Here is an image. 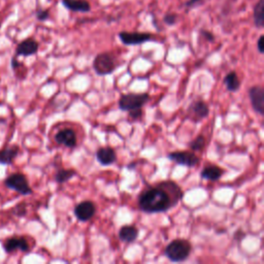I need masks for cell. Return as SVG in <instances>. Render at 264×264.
Here are the masks:
<instances>
[{
  "label": "cell",
  "mask_w": 264,
  "mask_h": 264,
  "mask_svg": "<svg viewBox=\"0 0 264 264\" xmlns=\"http://www.w3.org/2000/svg\"><path fill=\"white\" fill-rule=\"evenodd\" d=\"M184 196L174 181H162L144 189L138 196V208L146 214L165 213L175 207Z\"/></svg>",
  "instance_id": "cell-1"
},
{
  "label": "cell",
  "mask_w": 264,
  "mask_h": 264,
  "mask_svg": "<svg viewBox=\"0 0 264 264\" xmlns=\"http://www.w3.org/2000/svg\"><path fill=\"white\" fill-rule=\"evenodd\" d=\"M191 251L192 247L188 241L177 239L166 246L164 255L172 262H182L188 259Z\"/></svg>",
  "instance_id": "cell-2"
},
{
  "label": "cell",
  "mask_w": 264,
  "mask_h": 264,
  "mask_svg": "<svg viewBox=\"0 0 264 264\" xmlns=\"http://www.w3.org/2000/svg\"><path fill=\"white\" fill-rule=\"evenodd\" d=\"M116 58L111 53H100L94 58L93 69L98 76L110 74L116 70Z\"/></svg>",
  "instance_id": "cell-3"
},
{
  "label": "cell",
  "mask_w": 264,
  "mask_h": 264,
  "mask_svg": "<svg viewBox=\"0 0 264 264\" xmlns=\"http://www.w3.org/2000/svg\"><path fill=\"white\" fill-rule=\"evenodd\" d=\"M149 100L150 95L148 93H128L120 97L119 107L124 111L142 108V106Z\"/></svg>",
  "instance_id": "cell-4"
},
{
  "label": "cell",
  "mask_w": 264,
  "mask_h": 264,
  "mask_svg": "<svg viewBox=\"0 0 264 264\" xmlns=\"http://www.w3.org/2000/svg\"><path fill=\"white\" fill-rule=\"evenodd\" d=\"M5 185L8 188L15 190L22 195L32 194V189L30 186H29L27 178L21 172H16L11 174L10 177L5 181Z\"/></svg>",
  "instance_id": "cell-5"
},
{
  "label": "cell",
  "mask_w": 264,
  "mask_h": 264,
  "mask_svg": "<svg viewBox=\"0 0 264 264\" xmlns=\"http://www.w3.org/2000/svg\"><path fill=\"white\" fill-rule=\"evenodd\" d=\"M118 36L121 43L125 46H138L154 40V35L149 32H137V31L134 32L121 31L118 34Z\"/></svg>",
  "instance_id": "cell-6"
},
{
  "label": "cell",
  "mask_w": 264,
  "mask_h": 264,
  "mask_svg": "<svg viewBox=\"0 0 264 264\" xmlns=\"http://www.w3.org/2000/svg\"><path fill=\"white\" fill-rule=\"evenodd\" d=\"M167 158L173 161L174 163L187 167H195L200 161L199 157L195 155L192 151L171 152L167 155Z\"/></svg>",
  "instance_id": "cell-7"
},
{
  "label": "cell",
  "mask_w": 264,
  "mask_h": 264,
  "mask_svg": "<svg viewBox=\"0 0 264 264\" xmlns=\"http://www.w3.org/2000/svg\"><path fill=\"white\" fill-rule=\"evenodd\" d=\"M74 216L81 222H88L91 220L96 213V205L93 201L85 200L77 204L74 208Z\"/></svg>",
  "instance_id": "cell-8"
},
{
  "label": "cell",
  "mask_w": 264,
  "mask_h": 264,
  "mask_svg": "<svg viewBox=\"0 0 264 264\" xmlns=\"http://www.w3.org/2000/svg\"><path fill=\"white\" fill-rule=\"evenodd\" d=\"M210 114V107L208 103H205L202 100H196L192 102L188 108V116L190 120L197 123L207 118Z\"/></svg>",
  "instance_id": "cell-9"
},
{
  "label": "cell",
  "mask_w": 264,
  "mask_h": 264,
  "mask_svg": "<svg viewBox=\"0 0 264 264\" xmlns=\"http://www.w3.org/2000/svg\"><path fill=\"white\" fill-rule=\"evenodd\" d=\"M249 97L254 110L263 116L264 115V89L261 86H253L249 89Z\"/></svg>",
  "instance_id": "cell-10"
},
{
  "label": "cell",
  "mask_w": 264,
  "mask_h": 264,
  "mask_svg": "<svg viewBox=\"0 0 264 264\" xmlns=\"http://www.w3.org/2000/svg\"><path fill=\"white\" fill-rule=\"evenodd\" d=\"M55 140L58 144L66 146V148L73 149L78 144L77 133L71 128H64L58 131L55 134Z\"/></svg>",
  "instance_id": "cell-11"
},
{
  "label": "cell",
  "mask_w": 264,
  "mask_h": 264,
  "mask_svg": "<svg viewBox=\"0 0 264 264\" xmlns=\"http://www.w3.org/2000/svg\"><path fill=\"white\" fill-rule=\"evenodd\" d=\"M5 251L7 253H13L16 251H22V252H28L30 247L25 238L21 237H13L9 238L5 244H4Z\"/></svg>",
  "instance_id": "cell-12"
},
{
  "label": "cell",
  "mask_w": 264,
  "mask_h": 264,
  "mask_svg": "<svg viewBox=\"0 0 264 264\" xmlns=\"http://www.w3.org/2000/svg\"><path fill=\"white\" fill-rule=\"evenodd\" d=\"M39 48H40V45L34 39H27L18 45L16 53L18 56L28 57V56H32V55L36 54L39 51Z\"/></svg>",
  "instance_id": "cell-13"
},
{
  "label": "cell",
  "mask_w": 264,
  "mask_h": 264,
  "mask_svg": "<svg viewBox=\"0 0 264 264\" xmlns=\"http://www.w3.org/2000/svg\"><path fill=\"white\" fill-rule=\"evenodd\" d=\"M96 159L102 166H108L117 161V155L110 146H102L96 152Z\"/></svg>",
  "instance_id": "cell-14"
},
{
  "label": "cell",
  "mask_w": 264,
  "mask_h": 264,
  "mask_svg": "<svg viewBox=\"0 0 264 264\" xmlns=\"http://www.w3.org/2000/svg\"><path fill=\"white\" fill-rule=\"evenodd\" d=\"M65 9L74 13H89L91 5L87 0H61Z\"/></svg>",
  "instance_id": "cell-15"
},
{
  "label": "cell",
  "mask_w": 264,
  "mask_h": 264,
  "mask_svg": "<svg viewBox=\"0 0 264 264\" xmlns=\"http://www.w3.org/2000/svg\"><path fill=\"white\" fill-rule=\"evenodd\" d=\"M223 174H224V170L218 165H209V166H205L201 170L200 177L203 180L216 182L222 178Z\"/></svg>",
  "instance_id": "cell-16"
},
{
  "label": "cell",
  "mask_w": 264,
  "mask_h": 264,
  "mask_svg": "<svg viewBox=\"0 0 264 264\" xmlns=\"http://www.w3.org/2000/svg\"><path fill=\"white\" fill-rule=\"evenodd\" d=\"M20 153V148L18 145H11L8 148L3 149L0 151V164L11 165L17 158Z\"/></svg>",
  "instance_id": "cell-17"
},
{
  "label": "cell",
  "mask_w": 264,
  "mask_h": 264,
  "mask_svg": "<svg viewBox=\"0 0 264 264\" xmlns=\"http://www.w3.org/2000/svg\"><path fill=\"white\" fill-rule=\"evenodd\" d=\"M119 238L124 243H133L138 238V229L133 225L122 226L119 230Z\"/></svg>",
  "instance_id": "cell-18"
},
{
  "label": "cell",
  "mask_w": 264,
  "mask_h": 264,
  "mask_svg": "<svg viewBox=\"0 0 264 264\" xmlns=\"http://www.w3.org/2000/svg\"><path fill=\"white\" fill-rule=\"evenodd\" d=\"M253 21L258 29L264 27V0H258L253 8Z\"/></svg>",
  "instance_id": "cell-19"
},
{
  "label": "cell",
  "mask_w": 264,
  "mask_h": 264,
  "mask_svg": "<svg viewBox=\"0 0 264 264\" xmlns=\"http://www.w3.org/2000/svg\"><path fill=\"white\" fill-rule=\"evenodd\" d=\"M224 85L230 92H237L241 88V81L236 71H230L224 78Z\"/></svg>",
  "instance_id": "cell-20"
},
{
  "label": "cell",
  "mask_w": 264,
  "mask_h": 264,
  "mask_svg": "<svg viewBox=\"0 0 264 264\" xmlns=\"http://www.w3.org/2000/svg\"><path fill=\"white\" fill-rule=\"evenodd\" d=\"M77 171L74 169H60L55 174V181L59 184H64L74 178Z\"/></svg>",
  "instance_id": "cell-21"
},
{
  "label": "cell",
  "mask_w": 264,
  "mask_h": 264,
  "mask_svg": "<svg viewBox=\"0 0 264 264\" xmlns=\"http://www.w3.org/2000/svg\"><path fill=\"white\" fill-rule=\"evenodd\" d=\"M205 146V137L203 135H198L190 143V149L192 152H200Z\"/></svg>",
  "instance_id": "cell-22"
},
{
  "label": "cell",
  "mask_w": 264,
  "mask_h": 264,
  "mask_svg": "<svg viewBox=\"0 0 264 264\" xmlns=\"http://www.w3.org/2000/svg\"><path fill=\"white\" fill-rule=\"evenodd\" d=\"M179 20V16L175 13H167L164 15L163 17V22L167 25V26H173L178 23Z\"/></svg>",
  "instance_id": "cell-23"
},
{
  "label": "cell",
  "mask_w": 264,
  "mask_h": 264,
  "mask_svg": "<svg viewBox=\"0 0 264 264\" xmlns=\"http://www.w3.org/2000/svg\"><path fill=\"white\" fill-rule=\"evenodd\" d=\"M204 2H205V0H187V2L185 3V8L187 10L195 9V8L202 6L204 4Z\"/></svg>",
  "instance_id": "cell-24"
},
{
  "label": "cell",
  "mask_w": 264,
  "mask_h": 264,
  "mask_svg": "<svg viewBox=\"0 0 264 264\" xmlns=\"http://www.w3.org/2000/svg\"><path fill=\"white\" fill-rule=\"evenodd\" d=\"M36 18L41 22H45L50 18V12L48 10H39L36 12Z\"/></svg>",
  "instance_id": "cell-25"
},
{
  "label": "cell",
  "mask_w": 264,
  "mask_h": 264,
  "mask_svg": "<svg viewBox=\"0 0 264 264\" xmlns=\"http://www.w3.org/2000/svg\"><path fill=\"white\" fill-rule=\"evenodd\" d=\"M129 117L132 120H139L142 116V108H136L129 110Z\"/></svg>",
  "instance_id": "cell-26"
},
{
  "label": "cell",
  "mask_w": 264,
  "mask_h": 264,
  "mask_svg": "<svg viewBox=\"0 0 264 264\" xmlns=\"http://www.w3.org/2000/svg\"><path fill=\"white\" fill-rule=\"evenodd\" d=\"M200 35H201L202 37H204L208 42H210V43H213V42L215 41V35H214L211 31L205 30V29H201V30H200Z\"/></svg>",
  "instance_id": "cell-27"
},
{
  "label": "cell",
  "mask_w": 264,
  "mask_h": 264,
  "mask_svg": "<svg viewBox=\"0 0 264 264\" xmlns=\"http://www.w3.org/2000/svg\"><path fill=\"white\" fill-rule=\"evenodd\" d=\"M246 236L247 234L242 229H239L237 230L236 233H234V240H237L238 242H242L246 238Z\"/></svg>",
  "instance_id": "cell-28"
},
{
  "label": "cell",
  "mask_w": 264,
  "mask_h": 264,
  "mask_svg": "<svg viewBox=\"0 0 264 264\" xmlns=\"http://www.w3.org/2000/svg\"><path fill=\"white\" fill-rule=\"evenodd\" d=\"M263 40H264V35H260L258 41H257V50L260 54L264 53V47H263Z\"/></svg>",
  "instance_id": "cell-29"
},
{
  "label": "cell",
  "mask_w": 264,
  "mask_h": 264,
  "mask_svg": "<svg viewBox=\"0 0 264 264\" xmlns=\"http://www.w3.org/2000/svg\"><path fill=\"white\" fill-rule=\"evenodd\" d=\"M21 66H22V64L17 60V58H13V59H12V68L13 69H17V68H19Z\"/></svg>",
  "instance_id": "cell-30"
}]
</instances>
